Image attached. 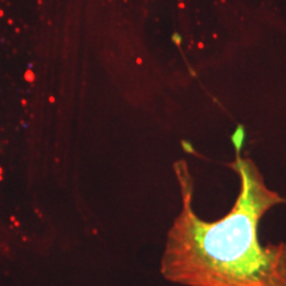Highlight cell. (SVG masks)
Wrapping results in <instances>:
<instances>
[{
	"mask_svg": "<svg viewBox=\"0 0 286 286\" xmlns=\"http://www.w3.org/2000/svg\"><path fill=\"white\" fill-rule=\"evenodd\" d=\"M232 167L240 191L225 216L205 221L194 209V182L184 162L175 164L182 209L168 232L162 273L184 286H286V243L262 244L261 219L286 199L265 184L252 160Z\"/></svg>",
	"mask_w": 286,
	"mask_h": 286,
	"instance_id": "cell-1",
	"label": "cell"
},
{
	"mask_svg": "<svg viewBox=\"0 0 286 286\" xmlns=\"http://www.w3.org/2000/svg\"><path fill=\"white\" fill-rule=\"evenodd\" d=\"M244 135H245V133H244L243 127L239 126L236 133L232 135V142L235 144L236 150H241V146H243V142H244Z\"/></svg>",
	"mask_w": 286,
	"mask_h": 286,
	"instance_id": "cell-2",
	"label": "cell"
},
{
	"mask_svg": "<svg viewBox=\"0 0 286 286\" xmlns=\"http://www.w3.org/2000/svg\"><path fill=\"white\" fill-rule=\"evenodd\" d=\"M33 78H34L33 72H32V70H28V72H27V73H25V80L28 81V82H32Z\"/></svg>",
	"mask_w": 286,
	"mask_h": 286,
	"instance_id": "cell-3",
	"label": "cell"
},
{
	"mask_svg": "<svg viewBox=\"0 0 286 286\" xmlns=\"http://www.w3.org/2000/svg\"><path fill=\"white\" fill-rule=\"evenodd\" d=\"M13 224H15V227H19V225H20V223H19V221H16V220L13 221Z\"/></svg>",
	"mask_w": 286,
	"mask_h": 286,
	"instance_id": "cell-4",
	"label": "cell"
},
{
	"mask_svg": "<svg viewBox=\"0 0 286 286\" xmlns=\"http://www.w3.org/2000/svg\"><path fill=\"white\" fill-rule=\"evenodd\" d=\"M49 102H54V97H52V95H50V97H49Z\"/></svg>",
	"mask_w": 286,
	"mask_h": 286,
	"instance_id": "cell-5",
	"label": "cell"
},
{
	"mask_svg": "<svg viewBox=\"0 0 286 286\" xmlns=\"http://www.w3.org/2000/svg\"><path fill=\"white\" fill-rule=\"evenodd\" d=\"M0 180H2V168H0Z\"/></svg>",
	"mask_w": 286,
	"mask_h": 286,
	"instance_id": "cell-6",
	"label": "cell"
}]
</instances>
